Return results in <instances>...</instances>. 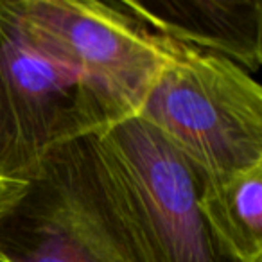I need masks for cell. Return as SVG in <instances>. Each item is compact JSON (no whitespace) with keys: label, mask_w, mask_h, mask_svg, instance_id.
I'll use <instances>...</instances> for the list:
<instances>
[{"label":"cell","mask_w":262,"mask_h":262,"mask_svg":"<svg viewBox=\"0 0 262 262\" xmlns=\"http://www.w3.org/2000/svg\"><path fill=\"white\" fill-rule=\"evenodd\" d=\"M127 13L155 34L212 52L250 74L262 63V4L258 0H122Z\"/></svg>","instance_id":"cell-6"},{"label":"cell","mask_w":262,"mask_h":262,"mask_svg":"<svg viewBox=\"0 0 262 262\" xmlns=\"http://www.w3.org/2000/svg\"><path fill=\"white\" fill-rule=\"evenodd\" d=\"M135 117L205 174L262 164V88L223 56L176 43Z\"/></svg>","instance_id":"cell-2"},{"label":"cell","mask_w":262,"mask_h":262,"mask_svg":"<svg viewBox=\"0 0 262 262\" xmlns=\"http://www.w3.org/2000/svg\"><path fill=\"white\" fill-rule=\"evenodd\" d=\"M101 189L140 262H237L200 207L196 171L139 117L88 137Z\"/></svg>","instance_id":"cell-1"},{"label":"cell","mask_w":262,"mask_h":262,"mask_svg":"<svg viewBox=\"0 0 262 262\" xmlns=\"http://www.w3.org/2000/svg\"><path fill=\"white\" fill-rule=\"evenodd\" d=\"M196 180L201 212L226 253L262 262V164L223 176L196 171Z\"/></svg>","instance_id":"cell-7"},{"label":"cell","mask_w":262,"mask_h":262,"mask_svg":"<svg viewBox=\"0 0 262 262\" xmlns=\"http://www.w3.org/2000/svg\"><path fill=\"white\" fill-rule=\"evenodd\" d=\"M24 183L2 182V180H0V212L4 210L6 207H9V203L15 200V196L20 192V189L24 187Z\"/></svg>","instance_id":"cell-8"},{"label":"cell","mask_w":262,"mask_h":262,"mask_svg":"<svg viewBox=\"0 0 262 262\" xmlns=\"http://www.w3.org/2000/svg\"><path fill=\"white\" fill-rule=\"evenodd\" d=\"M0 262H140L101 189L88 137L52 151L0 212Z\"/></svg>","instance_id":"cell-3"},{"label":"cell","mask_w":262,"mask_h":262,"mask_svg":"<svg viewBox=\"0 0 262 262\" xmlns=\"http://www.w3.org/2000/svg\"><path fill=\"white\" fill-rule=\"evenodd\" d=\"M15 8L34 43L83 81L113 124L139 113L176 45L115 0H15Z\"/></svg>","instance_id":"cell-5"},{"label":"cell","mask_w":262,"mask_h":262,"mask_svg":"<svg viewBox=\"0 0 262 262\" xmlns=\"http://www.w3.org/2000/svg\"><path fill=\"white\" fill-rule=\"evenodd\" d=\"M110 126L83 81L34 43L15 0H0V180L27 182L52 151Z\"/></svg>","instance_id":"cell-4"}]
</instances>
